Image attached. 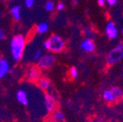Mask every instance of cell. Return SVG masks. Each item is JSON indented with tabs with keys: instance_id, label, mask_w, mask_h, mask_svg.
<instances>
[{
	"instance_id": "cell-16",
	"label": "cell",
	"mask_w": 123,
	"mask_h": 122,
	"mask_svg": "<svg viewBox=\"0 0 123 122\" xmlns=\"http://www.w3.org/2000/svg\"><path fill=\"white\" fill-rule=\"evenodd\" d=\"M103 97L106 102H114L115 98H114L113 93L110 90H105L103 92Z\"/></svg>"
},
{
	"instance_id": "cell-14",
	"label": "cell",
	"mask_w": 123,
	"mask_h": 122,
	"mask_svg": "<svg viewBox=\"0 0 123 122\" xmlns=\"http://www.w3.org/2000/svg\"><path fill=\"white\" fill-rule=\"evenodd\" d=\"M11 14L15 21H19L21 19V7L18 5L14 6L11 9Z\"/></svg>"
},
{
	"instance_id": "cell-9",
	"label": "cell",
	"mask_w": 123,
	"mask_h": 122,
	"mask_svg": "<svg viewBox=\"0 0 123 122\" xmlns=\"http://www.w3.org/2000/svg\"><path fill=\"white\" fill-rule=\"evenodd\" d=\"M16 99L18 100L20 103L22 105H27L28 103V99H27V95L24 91L19 90L16 92Z\"/></svg>"
},
{
	"instance_id": "cell-26",
	"label": "cell",
	"mask_w": 123,
	"mask_h": 122,
	"mask_svg": "<svg viewBox=\"0 0 123 122\" xmlns=\"http://www.w3.org/2000/svg\"><path fill=\"white\" fill-rule=\"evenodd\" d=\"M9 71H10V73H11V74H14V73H15L16 72V70H15V68H10Z\"/></svg>"
},
{
	"instance_id": "cell-23",
	"label": "cell",
	"mask_w": 123,
	"mask_h": 122,
	"mask_svg": "<svg viewBox=\"0 0 123 122\" xmlns=\"http://www.w3.org/2000/svg\"><path fill=\"white\" fill-rule=\"evenodd\" d=\"M4 38H5V33L2 29H0V40H3Z\"/></svg>"
},
{
	"instance_id": "cell-6",
	"label": "cell",
	"mask_w": 123,
	"mask_h": 122,
	"mask_svg": "<svg viewBox=\"0 0 123 122\" xmlns=\"http://www.w3.org/2000/svg\"><path fill=\"white\" fill-rule=\"evenodd\" d=\"M105 32H106V35L108 36V38H110V39H113V38H115L117 37L118 30L115 27V23L113 21H110L107 24L105 28Z\"/></svg>"
},
{
	"instance_id": "cell-2",
	"label": "cell",
	"mask_w": 123,
	"mask_h": 122,
	"mask_svg": "<svg viewBox=\"0 0 123 122\" xmlns=\"http://www.w3.org/2000/svg\"><path fill=\"white\" fill-rule=\"evenodd\" d=\"M44 46L46 50H50L54 53H58L63 50L65 48V42L60 36L56 34L51 35L47 41L44 43Z\"/></svg>"
},
{
	"instance_id": "cell-12",
	"label": "cell",
	"mask_w": 123,
	"mask_h": 122,
	"mask_svg": "<svg viewBox=\"0 0 123 122\" xmlns=\"http://www.w3.org/2000/svg\"><path fill=\"white\" fill-rule=\"evenodd\" d=\"M50 120L52 122H63L65 120V116L61 111H55L52 114Z\"/></svg>"
},
{
	"instance_id": "cell-22",
	"label": "cell",
	"mask_w": 123,
	"mask_h": 122,
	"mask_svg": "<svg viewBox=\"0 0 123 122\" xmlns=\"http://www.w3.org/2000/svg\"><path fill=\"white\" fill-rule=\"evenodd\" d=\"M64 7H65V5H64L63 3H60V4H58L57 6H56V10H57L58 11H60V10H63Z\"/></svg>"
},
{
	"instance_id": "cell-21",
	"label": "cell",
	"mask_w": 123,
	"mask_h": 122,
	"mask_svg": "<svg viewBox=\"0 0 123 122\" xmlns=\"http://www.w3.org/2000/svg\"><path fill=\"white\" fill-rule=\"evenodd\" d=\"M105 1L110 6L115 5V4H116V3H117V0H105Z\"/></svg>"
},
{
	"instance_id": "cell-5",
	"label": "cell",
	"mask_w": 123,
	"mask_h": 122,
	"mask_svg": "<svg viewBox=\"0 0 123 122\" xmlns=\"http://www.w3.org/2000/svg\"><path fill=\"white\" fill-rule=\"evenodd\" d=\"M44 105L46 110L48 112H52L56 107V101L55 97L50 94H45L44 96Z\"/></svg>"
},
{
	"instance_id": "cell-4",
	"label": "cell",
	"mask_w": 123,
	"mask_h": 122,
	"mask_svg": "<svg viewBox=\"0 0 123 122\" xmlns=\"http://www.w3.org/2000/svg\"><path fill=\"white\" fill-rule=\"evenodd\" d=\"M38 61V67L44 69H48L55 62V57L51 54H44L40 56Z\"/></svg>"
},
{
	"instance_id": "cell-24",
	"label": "cell",
	"mask_w": 123,
	"mask_h": 122,
	"mask_svg": "<svg viewBox=\"0 0 123 122\" xmlns=\"http://www.w3.org/2000/svg\"><path fill=\"white\" fill-rule=\"evenodd\" d=\"M105 3H106L105 0H98V4L99 6H101V7L104 6V4H105Z\"/></svg>"
},
{
	"instance_id": "cell-18",
	"label": "cell",
	"mask_w": 123,
	"mask_h": 122,
	"mask_svg": "<svg viewBox=\"0 0 123 122\" xmlns=\"http://www.w3.org/2000/svg\"><path fill=\"white\" fill-rule=\"evenodd\" d=\"M44 8H45V10L47 11H52L54 10V8H55V6H54L53 3L50 2V1H48L45 4V5H44Z\"/></svg>"
},
{
	"instance_id": "cell-19",
	"label": "cell",
	"mask_w": 123,
	"mask_h": 122,
	"mask_svg": "<svg viewBox=\"0 0 123 122\" xmlns=\"http://www.w3.org/2000/svg\"><path fill=\"white\" fill-rule=\"evenodd\" d=\"M42 55V52H41L40 50H37L36 52H35L34 55H33V60L34 61H38L39 58H40V56Z\"/></svg>"
},
{
	"instance_id": "cell-10",
	"label": "cell",
	"mask_w": 123,
	"mask_h": 122,
	"mask_svg": "<svg viewBox=\"0 0 123 122\" xmlns=\"http://www.w3.org/2000/svg\"><path fill=\"white\" fill-rule=\"evenodd\" d=\"M10 70V65L7 61L3 60L0 63V79L4 77Z\"/></svg>"
},
{
	"instance_id": "cell-8",
	"label": "cell",
	"mask_w": 123,
	"mask_h": 122,
	"mask_svg": "<svg viewBox=\"0 0 123 122\" xmlns=\"http://www.w3.org/2000/svg\"><path fill=\"white\" fill-rule=\"evenodd\" d=\"M80 48L85 52L90 53V52H92L95 50L96 46H95V44L93 43L92 39H91V38H86V39H85L80 44Z\"/></svg>"
},
{
	"instance_id": "cell-15",
	"label": "cell",
	"mask_w": 123,
	"mask_h": 122,
	"mask_svg": "<svg viewBox=\"0 0 123 122\" xmlns=\"http://www.w3.org/2000/svg\"><path fill=\"white\" fill-rule=\"evenodd\" d=\"M48 30H49V26L45 22L39 23L36 27V31L38 33H44V32H46Z\"/></svg>"
},
{
	"instance_id": "cell-17",
	"label": "cell",
	"mask_w": 123,
	"mask_h": 122,
	"mask_svg": "<svg viewBox=\"0 0 123 122\" xmlns=\"http://www.w3.org/2000/svg\"><path fill=\"white\" fill-rule=\"evenodd\" d=\"M78 74H79V73H78V70L75 67H73L70 68L69 70V75L71 77L72 79H76L78 77Z\"/></svg>"
},
{
	"instance_id": "cell-7",
	"label": "cell",
	"mask_w": 123,
	"mask_h": 122,
	"mask_svg": "<svg viewBox=\"0 0 123 122\" xmlns=\"http://www.w3.org/2000/svg\"><path fill=\"white\" fill-rule=\"evenodd\" d=\"M40 76V70L38 67H32L27 73V79L30 81H36Z\"/></svg>"
},
{
	"instance_id": "cell-27",
	"label": "cell",
	"mask_w": 123,
	"mask_h": 122,
	"mask_svg": "<svg viewBox=\"0 0 123 122\" xmlns=\"http://www.w3.org/2000/svg\"><path fill=\"white\" fill-rule=\"evenodd\" d=\"M78 3H79V2H78V0H74V1H73V4L74 6H76L77 4H78Z\"/></svg>"
},
{
	"instance_id": "cell-28",
	"label": "cell",
	"mask_w": 123,
	"mask_h": 122,
	"mask_svg": "<svg viewBox=\"0 0 123 122\" xmlns=\"http://www.w3.org/2000/svg\"><path fill=\"white\" fill-rule=\"evenodd\" d=\"M3 61V59L1 57H0V63H1V61Z\"/></svg>"
},
{
	"instance_id": "cell-20",
	"label": "cell",
	"mask_w": 123,
	"mask_h": 122,
	"mask_svg": "<svg viewBox=\"0 0 123 122\" xmlns=\"http://www.w3.org/2000/svg\"><path fill=\"white\" fill-rule=\"evenodd\" d=\"M35 0H25V4L27 8H32Z\"/></svg>"
},
{
	"instance_id": "cell-11",
	"label": "cell",
	"mask_w": 123,
	"mask_h": 122,
	"mask_svg": "<svg viewBox=\"0 0 123 122\" xmlns=\"http://www.w3.org/2000/svg\"><path fill=\"white\" fill-rule=\"evenodd\" d=\"M110 91H111L112 93H113L115 101L119 102L123 98V92H122V90H121V88H119V87H112Z\"/></svg>"
},
{
	"instance_id": "cell-29",
	"label": "cell",
	"mask_w": 123,
	"mask_h": 122,
	"mask_svg": "<svg viewBox=\"0 0 123 122\" xmlns=\"http://www.w3.org/2000/svg\"><path fill=\"white\" fill-rule=\"evenodd\" d=\"M121 32H122V34H123V29H122V31H121Z\"/></svg>"
},
{
	"instance_id": "cell-25",
	"label": "cell",
	"mask_w": 123,
	"mask_h": 122,
	"mask_svg": "<svg viewBox=\"0 0 123 122\" xmlns=\"http://www.w3.org/2000/svg\"><path fill=\"white\" fill-rule=\"evenodd\" d=\"M86 32L87 35H90V36H92V33H93V32H92V31L91 30V29H86Z\"/></svg>"
},
{
	"instance_id": "cell-1",
	"label": "cell",
	"mask_w": 123,
	"mask_h": 122,
	"mask_svg": "<svg viewBox=\"0 0 123 122\" xmlns=\"http://www.w3.org/2000/svg\"><path fill=\"white\" fill-rule=\"evenodd\" d=\"M26 40L22 35H16L11 40V52L15 61H18L21 59L24 52Z\"/></svg>"
},
{
	"instance_id": "cell-13",
	"label": "cell",
	"mask_w": 123,
	"mask_h": 122,
	"mask_svg": "<svg viewBox=\"0 0 123 122\" xmlns=\"http://www.w3.org/2000/svg\"><path fill=\"white\" fill-rule=\"evenodd\" d=\"M38 85L42 90H47L50 86V80L47 78H41L38 79Z\"/></svg>"
},
{
	"instance_id": "cell-30",
	"label": "cell",
	"mask_w": 123,
	"mask_h": 122,
	"mask_svg": "<svg viewBox=\"0 0 123 122\" xmlns=\"http://www.w3.org/2000/svg\"><path fill=\"white\" fill-rule=\"evenodd\" d=\"M98 122H101V121H98Z\"/></svg>"
},
{
	"instance_id": "cell-3",
	"label": "cell",
	"mask_w": 123,
	"mask_h": 122,
	"mask_svg": "<svg viewBox=\"0 0 123 122\" xmlns=\"http://www.w3.org/2000/svg\"><path fill=\"white\" fill-rule=\"evenodd\" d=\"M123 58V43H120L111 50L107 55V62L110 65H114L119 62Z\"/></svg>"
}]
</instances>
